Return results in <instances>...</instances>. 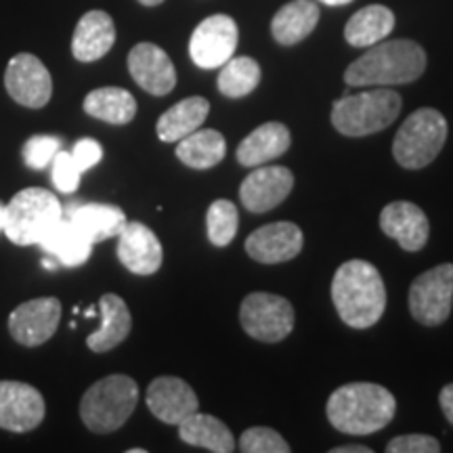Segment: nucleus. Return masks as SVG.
<instances>
[{"mask_svg": "<svg viewBox=\"0 0 453 453\" xmlns=\"http://www.w3.org/2000/svg\"><path fill=\"white\" fill-rule=\"evenodd\" d=\"M332 300L349 327L365 330L378 324L387 309V286L380 271L367 260H347L334 275Z\"/></svg>", "mask_w": 453, "mask_h": 453, "instance_id": "obj_1", "label": "nucleus"}, {"mask_svg": "<svg viewBox=\"0 0 453 453\" xmlns=\"http://www.w3.org/2000/svg\"><path fill=\"white\" fill-rule=\"evenodd\" d=\"M327 420L344 434H372L393 422L396 401L388 388L373 382H350L327 401Z\"/></svg>", "mask_w": 453, "mask_h": 453, "instance_id": "obj_2", "label": "nucleus"}, {"mask_svg": "<svg viewBox=\"0 0 453 453\" xmlns=\"http://www.w3.org/2000/svg\"><path fill=\"white\" fill-rule=\"evenodd\" d=\"M344 72L349 87H396L410 84L426 70V53L413 41H388L367 47Z\"/></svg>", "mask_w": 453, "mask_h": 453, "instance_id": "obj_3", "label": "nucleus"}, {"mask_svg": "<svg viewBox=\"0 0 453 453\" xmlns=\"http://www.w3.org/2000/svg\"><path fill=\"white\" fill-rule=\"evenodd\" d=\"M401 95L387 87L347 95L332 107V124L344 137H367L380 133L399 118Z\"/></svg>", "mask_w": 453, "mask_h": 453, "instance_id": "obj_4", "label": "nucleus"}, {"mask_svg": "<svg viewBox=\"0 0 453 453\" xmlns=\"http://www.w3.org/2000/svg\"><path fill=\"white\" fill-rule=\"evenodd\" d=\"M139 401L137 382L124 373H111L95 382L81 401L84 426L97 434H107L122 428L133 416Z\"/></svg>", "mask_w": 453, "mask_h": 453, "instance_id": "obj_5", "label": "nucleus"}, {"mask_svg": "<svg viewBox=\"0 0 453 453\" xmlns=\"http://www.w3.org/2000/svg\"><path fill=\"white\" fill-rule=\"evenodd\" d=\"M64 219V206L42 187H27L7 203L4 235L17 246H34Z\"/></svg>", "mask_w": 453, "mask_h": 453, "instance_id": "obj_6", "label": "nucleus"}, {"mask_svg": "<svg viewBox=\"0 0 453 453\" xmlns=\"http://www.w3.org/2000/svg\"><path fill=\"white\" fill-rule=\"evenodd\" d=\"M447 141V120L439 110H416L393 141V156L407 170H420L434 162Z\"/></svg>", "mask_w": 453, "mask_h": 453, "instance_id": "obj_7", "label": "nucleus"}, {"mask_svg": "<svg viewBox=\"0 0 453 453\" xmlns=\"http://www.w3.org/2000/svg\"><path fill=\"white\" fill-rule=\"evenodd\" d=\"M240 321L248 336L273 344L294 330V307L290 300L277 294L252 292L243 298Z\"/></svg>", "mask_w": 453, "mask_h": 453, "instance_id": "obj_8", "label": "nucleus"}, {"mask_svg": "<svg viewBox=\"0 0 453 453\" xmlns=\"http://www.w3.org/2000/svg\"><path fill=\"white\" fill-rule=\"evenodd\" d=\"M453 307V265L445 263L418 275L410 288V311L418 324H445Z\"/></svg>", "mask_w": 453, "mask_h": 453, "instance_id": "obj_9", "label": "nucleus"}, {"mask_svg": "<svg viewBox=\"0 0 453 453\" xmlns=\"http://www.w3.org/2000/svg\"><path fill=\"white\" fill-rule=\"evenodd\" d=\"M4 88L15 104L41 110L53 97V78L36 55L19 53L9 61Z\"/></svg>", "mask_w": 453, "mask_h": 453, "instance_id": "obj_10", "label": "nucleus"}, {"mask_svg": "<svg viewBox=\"0 0 453 453\" xmlns=\"http://www.w3.org/2000/svg\"><path fill=\"white\" fill-rule=\"evenodd\" d=\"M237 26L229 15H211L196 27L189 41V55L202 70H217L237 49Z\"/></svg>", "mask_w": 453, "mask_h": 453, "instance_id": "obj_11", "label": "nucleus"}, {"mask_svg": "<svg viewBox=\"0 0 453 453\" xmlns=\"http://www.w3.org/2000/svg\"><path fill=\"white\" fill-rule=\"evenodd\" d=\"M61 321V303L55 296L27 300L11 311L9 332L24 347H41L55 336Z\"/></svg>", "mask_w": 453, "mask_h": 453, "instance_id": "obj_12", "label": "nucleus"}, {"mask_svg": "<svg viewBox=\"0 0 453 453\" xmlns=\"http://www.w3.org/2000/svg\"><path fill=\"white\" fill-rule=\"evenodd\" d=\"M47 405L41 390L32 384L0 380V428L9 433H30L44 420Z\"/></svg>", "mask_w": 453, "mask_h": 453, "instance_id": "obj_13", "label": "nucleus"}, {"mask_svg": "<svg viewBox=\"0 0 453 453\" xmlns=\"http://www.w3.org/2000/svg\"><path fill=\"white\" fill-rule=\"evenodd\" d=\"M294 174L286 166H257L243 179L240 200L250 212L263 214L273 211L290 196Z\"/></svg>", "mask_w": 453, "mask_h": 453, "instance_id": "obj_14", "label": "nucleus"}, {"mask_svg": "<svg viewBox=\"0 0 453 453\" xmlns=\"http://www.w3.org/2000/svg\"><path fill=\"white\" fill-rule=\"evenodd\" d=\"M128 72L141 88L156 97L173 93L177 87V70L166 50L154 42H139L128 53Z\"/></svg>", "mask_w": 453, "mask_h": 453, "instance_id": "obj_15", "label": "nucleus"}, {"mask_svg": "<svg viewBox=\"0 0 453 453\" xmlns=\"http://www.w3.org/2000/svg\"><path fill=\"white\" fill-rule=\"evenodd\" d=\"M304 235L296 223H271L260 226L248 235L246 252L248 257L263 265H277L296 258L303 250Z\"/></svg>", "mask_w": 453, "mask_h": 453, "instance_id": "obj_16", "label": "nucleus"}, {"mask_svg": "<svg viewBox=\"0 0 453 453\" xmlns=\"http://www.w3.org/2000/svg\"><path fill=\"white\" fill-rule=\"evenodd\" d=\"M145 401L157 420L170 426H179L187 416L196 413L200 407L194 388L174 376L156 378L147 388Z\"/></svg>", "mask_w": 453, "mask_h": 453, "instance_id": "obj_17", "label": "nucleus"}, {"mask_svg": "<svg viewBox=\"0 0 453 453\" xmlns=\"http://www.w3.org/2000/svg\"><path fill=\"white\" fill-rule=\"evenodd\" d=\"M118 258L130 273L154 275L162 267V243L150 226L143 223H127L118 235Z\"/></svg>", "mask_w": 453, "mask_h": 453, "instance_id": "obj_18", "label": "nucleus"}, {"mask_svg": "<svg viewBox=\"0 0 453 453\" xmlns=\"http://www.w3.org/2000/svg\"><path fill=\"white\" fill-rule=\"evenodd\" d=\"M380 226L388 237L399 242L407 252H418L426 246L430 235L428 217L411 202H393L380 214Z\"/></svg>", "mask_w": 453, "mask_h": 453, "instance_id": "obj_19", "label": "nucleus"}, {"mask_svg": "<svg viewBox=\"0 0 453 453\" xmlns=\"http://www.w3.org/2000/svg\"><path fill=\"white\" fill-rule=\"evenodd\" d=\"M64 217L72 220L93 243L110 240V237H118L128 223L122 208L97 202H73L67 208H64Z\"/></svg>", "mask_w": 453, "mask_h": 453, "instance_id": "obj_20", "label": "nucleus"}, {"mask_svg": "<svg viewBox=\"0 0 453 453\" xmlns=\"http://www.w3.org/2000/svg\"><path fill=\"white\" fill-rule=\"evenodd\" d=\"M116 42V26L105 11H88L78 21L72 38V55L82 64L97 61L110 53Z\"/></svg>", "mask_w": 453, "mask_h": 453, "instance_id": "obj_21", "label": "nucleus"}, {"mask_svg": "<svg viewBox=\"0 0 453 453\" xmlns=\"http://www.w3.org/2000/svg\"><path fill=\"white\" fill-rule=\"evenodd\" d=\"M292 134L286 124L267 122L252 130L237 147V162L246 168H257L275 160L290 150Z\"/></svg>", "mask_w": 453, "mask_h": 453, "instance_id": "obj_22", "label": "nucleus"}, {"mask_svg": "<svg viewBox=\"0 0 453 453\" xmlns=\"http://www.w3.org/2000/svg\"><path fill=\"white\" fill-rule=\"evenodd\" d=\"M101 326L87 338L88 349L93 353H107L116 349L128 338L130 327H133V317H130L128 304L118 294H104L99 300Z\"/></svg>", "mask_w": 453, "mask_h": 453, "instance_id": "obj_23", "label": "nucleus"}, {"mask_svg": "<svg viewBox=\"0 0 453 453\" xmlns=\"http://www.w3.org/2000/svg\"><path fill=\"white\" fill-rule=\"evenodd\" d=\"M36 246H41L49 257H53L64 267H81L90 258L95 243L72 220L64 217Z\"/></svg>", "mask_w": 453, "mask_h": 453, "instance_id": "obj_24", "label": "nucleus"}, {"mask_svg": "<svg viewBox=\"0 0 453 453\" xmlns=\"http://www.w3.org/2000/svg\"><path fill=\"white\" fill-rule=\"evenodd\" d=\"M319 21V7L313 0H292L277 11L271 21V34L283 47H292L309 36Z\"/></svg>", "mask_w": 453, "mask_h": 453, "instance_id": "obj_25", "label": "nucleus"}, {"mask_svg": "<svg viewBox=\"0 0 453 453\" xmlns=\"http://www.w3.org/2000/svg\"><path fill=\"white\" fill-rule=\"evenodd\" d=\"M179 437L187 445L202 447V449L214 453H231L237 445L226 424L211 416V413L202 411L191 413L179 424Z\"/></svg>", "mask_w": 453, "mask_h": 453, "instance_id": "obj_26", "label": "nucleus"}, {"mask_svg": "<svg viewBox=\"0 0 453 453\" xmlns=\"http://www.w3.org/2000/svg\"><path fill=\"white\" fill-rule=\"evenodd\" d=\"M211 113V104L203 97H187L179 101L160 116L156 124V133L164 143H179L187 134H191L206 122Z\"/></svg>", "mask_w": 453, "mask_h": 453, "instance_id": "obj_27", "label": "nucleus"}, {"mask_svg": "<svg viewBox=\"0 0 453 453\" xmlns=\"http://www.w3.org/2000/svg\"><path fill=\"white\" fill-rule=\"evenodd\" d=\"M395 30V13L384 4H370L350 17L344 38L350 47H372L382 42Z\"/></svg>", "mask_w": 453, "mask_h": 453, "instance_id": "obj_28", "label": "nucleus"}, {"mask_svg": "<svg viewBox=\"0 0 453 453\" xmlns=\"http://www.w3.org/2000/svg\"><path fill=\"white\" fill-rule=\"evenodd\" d=\"M84 111L88 116L97 118L101 122L113 124V127H124L133 122L137 116V101L127 88L104 87L95 88L84 97Z\"/></svg>", "mask_w": 453, "mask_h": 453, "instance_id": "obj_29", "label": "nucleus"}, {"mask_svg": "<svg viewBox=\"0 0 453 453\" xmlns=\"http://www.w3.org/2000/svg\"><path fill=\"white\" fill-rule=\"evenodd\" d=\"M226 141L219 130H194L185 139L179 141L177 157L185 166L196 170H206L217 166L219 162L225 160Z\"/></svg>", "mask_w": 453, "mask_h": 453, "instance_id": "obj_30", "label": "nucleus"}, {"mask_svg": "<svg viewBox=\"0 0 453 453\" xmlns=\"http://www.w3.org/2000/svg\"><path fill=\"white\" fill-rule=\"evenodd\" d=\"M217 84L225 97H246L260 84V65L252 57H231L226 64L220 65Z\"/></svg>", "mask_w": 453, "mask_h": 453, "instance_id": "obj_31", "label": "nucleus"}, {"mask_svg": "<svg viewBox=\"0 0 453 453\" xmlns=\"http://www.w3.org/2000/svg\"><path fill=\"white\" fill-rule=\"evenodd\" d=\"M206 226L208 240H211L214 246H229L237 234V226H240V214H237L235 203L229 200L212 202L206 214Z\"/></svg>", "mask_w": 453, "mask_h": 453, "instance_id": "obj_32", "label": "nucleus"}, {"mask_svg": "<svg viewBox=\"0 0 453 453\" xmlns=\"http://www.w3.org/2000/svg\"><path fill=\"white\" fill-rule=\"evenodd\" d=\"M240 449L243 453H288L290 445L273 428L252 426L243 430L240 437Z\"/></svg>", "mask_w": 453, "mask_h": 453, "instance_id": "obj_33", "label": "nucleus"}, {"mask_svg": "<svg viewBox=\"0 0 453 453\" xmlns=\"http://www.w3.org/2000/svg\"><path fill=\"white\" fill-rule=\"evenodd\" d=\"M82 170L76 166L70 151L59 150L50 162V180L59 194H73L81 187Z\"/></svg>", "mask_w": 453, "mask_h": 453, "instance_id": "obj_34", "label": "nucleus"}, {"mask_svg": "<svg viewBox=\"0 0 453 453\" xmlns=\"http://www.w3.org/2000/svg\"><path fill=\"white\" fill-rule=\"evenodd\" d=\"M61 150V139L50 137V134H34L26 141L21 156L24 162L34 170H44L50 166L57 151Z\"/></svg>", "mask_w": 453, "mask_h": 453, "instance_id": "obj_35", "label": "nucleus"}, {"mask_svg": "<svg viewBox=\"0 0 453 453\" xmlns=\"http://www.w3.org/2000/svg\"><path fill=\"white\" fill-rule=\"evenodd\" d=\"M388 453H439L441 443L428 434H403L387 445Z\"/></svg>", "mask_w": 453, "mask_h": 453, "instance_id": "obj_36", "label": "nucleus"}, {"mask_svg": "<svg viewBox=\"0 0 453 453\" xmlns=\"http://www.w3.org/2000/svg\"><path fill=\"white\" fill-rule=\"evenodd\" d=\"M70 154L73 157V162H76V166L81 168L82 173H87V170L97 166V164L104 160V147H101V143H97L95 139H81L72 147Z\"/></svg>", "mask_w": 453, "mask_h": 453, "instance_id": "obj_37", "label": "nucleus"}, {"mask_svg": "<svg viewBox=\"0 0 453 453\" xmlns=\"http://www.w3.org/2000/svg\"><path fill=\"white\" fill-rule=\"evenodd\" d=\"M439 403L447 420H449V424H453V384H447V387L441 390Z\"/></svg>", "mask_w": 453, "mask_h": 453, "instance_id": "obj_38", "label": "nucleus"}, {"mask_svg": "<svg viewBox=\"0 0 453 453\" xmlns=\"http://www.w3.org/2000/svg\"><path fill=\"white\" fill-rule=\"evenodd\" d=\"M332 453H372V447H365V445H342V447H334Z\"/></svg>", "mask_w": 453, "mask_h": 453, "instance_id": "obj_39", "label": "nucleus"}, {"mask_svg": "<svg viewBox=\"0 0 453 453\" xmlns=\"http://www.w3.org/2000/svg\"><path fill=\"white\" fill-rule=\"evenodd\" d=\"M4 220H7V206L0 202V234L4 231Z\"/></svg>", "mask_w": 453, "mask_h": 453, "instance_id": "obj_40", "label": "nucleus"}, {"mask_svg": "<svg viewBox=\"0 0 453 453\" xmlns=\"http://www.w3.org/2000/svg\"><path fill=\"white\" fill-rule=\"evenodd\" d=\"M319 3H324V4H330V7H342V4H349V3H353V0H319Z\"/></svg>", "mask_w": 453, "mask_h": 453, "instance_id": "obj_41", "label": "nucleus"}, {"mask_svg": "<svg viewBox=\"0 0 453 453\" xmlns=\"http://www.w3.org/2000/svg\"><path fill=\"white\" fill-rule=\"evenodd\" d=\"M42 267H44V269H50V271H55V269H57V263H55V260H53V257L44 258V260H42Z\"/></svg>", "mask_w": 453, "mask_h": 453, "instance_id": "obj_42", "label": "nucleus"}, {"mask_svg": "<svg viewBox=\"0 0 453 453\" xmlns=\"http://www.w3.org/2000/svg\"><path fill=\"white\" fill-rule=\"evenodd\" d=\"M141 4H145V7H157V4H162L164 0H139Z\"/></svg>", "mask_w": 453, "mask_h": 453, "instance_id": "obj_43", "label": "nucleus"}, {"mask_svg": "<svg viewBox=\"0 0 453 453\" xmlns=\"http://www.w3.org/2000/svg\"><path fill=\"white\" fill-rule=\"evenodd\" d=\"M95 313H97V311H95V307H90V309H88L87 313H84V315H87V317H93Z\"/></svg>", "mask_w": 453, "mask_h": 453, "instance_id": "obj_44", "label": "nucleus"}, {"mask_svg": "<svg viewBox=\"0 0 453 453\" xmlns=\"http://www.w3.org/2000/svg\"><path fill=\"white\" fill-rule=\"evenodd\" d=\"M128 453H145V449H128Z\"/></svg>", "mask_w": 453, "mask_h": 453, "instance_id": "obj_45", "label": "nucleus"}]
</instances>
